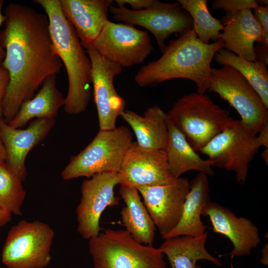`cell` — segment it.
<instances>
[{
  "label": "cell",
  "instance_id": "obj_25",
  "mask_svg": "<svg viewBox=\"0 0 268 268\" xmlns=\"http://www.w3.org/2000/svg\"><path fill=\"white\" fill-rule=\"evenodd\" d=\"M208 231L200 236H178L165 239L159 249L165 254L171 268H201L197 265L199 260L208 261L217 266L221 262L205 248Z\"/></svg>",
  "mask_w": 268,
  "mask_h": 268
},
{
  "label": "cell",
  "instance_id": "obj_8",
  "mask_svg": "<svg viewBox=\"0 0 268 268\" xmlns=\"http://www.w3.org/2000/svg\"><path fill=\"white\" fill-rule=\"evenodd\" d=\"M54 230L36 220L20 221L7 235L1 251V261L7 268H45L52 260L51 247Z\"/></svg>",
  "mask_w": 268,
  "mask_h": 268
},
{
  "label": "cell",
  "instance_id": "obj_10",
  "mask_svg": "<svg viewBox=\"0 0 268 268\" xmlns=\"http://www.w3.org/2000/svg\"><path fill=\"white\" fill-rule=\"evenodd\" d=\"M109 11L115 20L128 25H139L151 32L162 53L166 46L165 42L171 35L179 34L193 27L192 17L177 1L157 0L152 7L139 10L112 5Z\"/></svg>",
  "mask_w": 268,
  "mask_h": 268
},
{
  "label": "cell",
  "instance_id": "obj_1",
  "mask_svg": "<svg viewBox=\"0 0 268 268\" xmlns=\"http://www.w3.org/2000/svg\"><path fill=\"white\" fill-rule=\"evenodd\" d=\"M3 14L0 42L5 55L1 66L8 72L9 82L2 118L8 123L47 77L60 72L63 63L54 47L46 14L14 3L6 6Z\"/></svg>",
  "mask_w": 268,
  "mask_h": 268
},
{
  "label": "cell",
  "instance_id": "obj_4",
  "mask_svg": "<svg viewBox=\"0 0 268 268\" xmlns=\"http://www.w3.org/2000/svg\"><path fill=\"white\" fill-rule=\"evenodd\" d=\"M166 114L196 151L233 120L227 110L214 103L207 94L197 92L178 98Z\"/></svg>",
  "mask_w": 268,
  "mask_h": 268
},
{
  "label": "cell",
  "instance_id": "obj_11",
  "mask_svg": "<svg viewBox=\"0 0 268 268\" xmlns=\"http://www.w3.org/2000/svg\"><path fill=\"white\" fill-rule=\"evenodd\" d=\"M92 47L105 59L122 67L143 63L153 50L147 31L109 20Z\"/></svg>",
  "mask_w": 268,
  "mask_h": 268
},
{
  "label": "cell",
  "instance_id": "obj_2",
  "mask_svg": "<svg viewBox=\"0 0 268 268\" xmlns=\"http://www.w3.org/2000/svg\"><path fill=\"white\" fill-rule=\"evenodd\" d=\"M223 48L222 39L206 44L193 29L185 31L169 41L158 60L142 66L134 81L141 87H147L175 78L188 79L196 83L197 93L204 94L210 81L211 61Z\"/></svg>",
  "mask_w": 268,
  "mask_h": 268
},
{
  "label": "cell",
  "instance_id": "obj_19",
  "mask_svg": "<svg viewBox=\"0 0 268 268\" xmlns=\"http://www.w3.org/2000/svg\"><path fill=\"white\" fill-rule=\"evenodd\" d=\"M221 22L223 48L248 61H256L254 43L260 42L262 31L251 9L226 13Z\"/></svg>",
  "mask_w": 268,
  "mask_h": 268
},
{
  "label": "cell",
  "instance_id": "obj_37",
  "mask_svg": "<svg viewBox=\"0 0 268 268\" xmlns=\"http://www.w3.org/2000/svg\"><path fill=\"white\" fill-rule=\"evenodd\" d=\"M261 263L266 266L268 265V245L266 243L261 250Z\"/></svg>",
  "mask_w": 268,
  "mask_h": 268
},
{
  "label": "cell",
  "instance_id": "obj_33",
  "mask_svg": "<svg viewBox=\"0 0 268 268\" xmlns=\"http://www.w3.org/2000/svg\"><path fill=\"white\" fill-rule=\"evenodd\" d=\"M257 60H260L268 65V46L258 43L254 46Z\"/></svg>",
  "mask_w": 268,
  "mask_h": 268
},
{
  "label": "cell",
  "instance_id": "obj_16",
  "mask_svg": "<svg viewBox=\"0 0 268 268\" xmlns=\"http://www.w3.org/2000/svg\"><path fill=\"white\" fill-rule=\"evenodd\" d=\"M56 120L35 119L26 129L10 127L0 117V137L6 155L5 163L12 171L24 181L27 176L25 159L29 152L46 137Z\"/></svg>",
  "mask_w": 268,
  "mask_h": 268
},
{
  "label": "cell",
  "instance_id": "obj_22",
  "mask_svg": "<svg viewBox=\"0 0 268 268\" xmlns=\"http://www.w3.org/2000/svg\"><path fill=\"white\" fill-rule=\"evenodd\" d=\"M119 193L125 203L120 211L125 230L138 243L153 246L156 228L138 190L121 184Z\"/></svg>",
  "mask_w": 268,
  "mask_h": 268
},
{
  "label": "cell",
  "instance_id": "obj_17",
  "mask_svg": "<svg viewBox=\"0 0 268 268\" xmlns=\"http://www.w3.org/2000/svg\"><path fill=\"white\" fill-rule=\"evenodd\" d=\"M201 215L208 216L214 233L227 237L233 245L228 255H249L257 248L261 239L258 227L250 220L237 217L228 208L215 202L209 201L202 208Z\"/></svg>",
  "mask_w": 268,
  "mask_h": 268
},
{
  "label": "cell",
  "instance_id": "obj_28",
  "mask_svg": "<svg viewBox=\"0 0 268 268\" xmlns=\"http://www.w3.org/2000/svg\"><path fill=\"white\" fill-rule=\"evenodd\" d=\"M22 182L5 162L0 164V206L11 214H22L26 193Z\"/></svg>",
  "mask_w": 268,
  "mask_h": 268
},
{
  "label": "cell",
  "instance_id": "obj_6",
  "mask_svg": "<svg viewBox=\"0 0 268 268\" xmlns=\"http://www.w3.org/2000/svg\"><path fill=\"white\" fill-rule=\"evenodd\" d=\"M130 130L124 126L100 130L91 142L72 156L61 173L65 180L102 173H119L128 148L133 142Z\"/></svg>",
  "mask_w": 268,
  "mask_h": 268
},
{
  "label": "cell",
  "instance_id": "obj_7",
  "mask_svg": "<svg viewBox=\"0 0 268 268\" xmlns=\"http://www.w3.org/2000/svg\"><path fill=\"white\" fill-rule=\"evenodd\" d=\"M208 90L227 101L239 114L241 122L250 134L257 135L268 125V108L244 77L227 65L211 67Z\"/></svg>",
  "mask_w": 268,
  "mask_h": 268
},
{
  "label": "cell",
  "instance_id": "obj_32",
  "mask_svg": "<svg viewBox=\"0 0 268 268\" xmlns=\"http://www.w3.org/2000/svg\"><path fill=\"white\" fill-rule=\"evenodd\" d=\"M9 82V76L7 70L0 66V117H2V104Z\"/></svg>",
  "mask_w": 268,
  "mask_h": 268
},
{
  "label": "cell",
  "instance_id": "obj_18",
  "mask_svg": "<svg viewBox=\"0 0 268 268\" xmlns=\"http://www.w3.org/2000/svg\"><path fill=\"white\" fill-rule=\"evenodd\" d=\"M62 11L84 49L91 47L108 19L112 0H60Z\"/></svg>",
  "mask_w": 268,
  "mask_h": 268
},
{
  "label": "cell",
  "instance_id": "obj_35",
  "mask_svg": "<svg viewBox=\"0 0 268 268\" xmlns=\"http://www.w3.org/2000/svg\"><path fill=\"white\" fill-rule=\"evenodd\" d=\"M3 3V0H0V27L5 21V16L3 14V13L2 12V8ZM5 53L4 49L2 47L0 42V66L2 65V64L5 58Z\"/></svg>",
  "mask_w": 268,
  "mask_h": 268
},
{
  "label": "cell",
  "instance_id": "obj_40",
  "mask_svg": "<svg viewBox=\"0 0 268 268\" xmlns=\"http://www.w3.org/2000/svg\"><path fill=\"white\" fill-rule=\"evenodd\" d=\"M256 1L259 5L265 6L268 5V0H258Z\"/></svg>",
  "mask_w": 268,
  "mask_h": 268
},
{
  "label": "cell",
  "instance_id": "obj_9",
  "mask_svg": "<svg viewBox=\"0 0 268 268\" xmlns=\"http://www.w3.org/2000/svg\"><path fill=\"white\" fill-rule=\"evenodd\" d=\"M261 147L257 138L234 120L199 151L208 156L212 167L235 173L238 183L246 181L249 163Z\"/></svg>",
  "mask_w": 268,
  "mask_h": 268
},
{
  "label": "cell",
  "instance_id": "obj_13",
  "mask_svg": "<svg viewBox=\"0 0 268 268\" xmlns=\"http://www.w3.org/2000/svg\"><path fill=\"white\" fill-rule=\"evenodd\" d=\"M86 52L91 63V82L100 130L114 129L117 118L125 110L126 102L114 84L115 76L122 72L123 67L105 59L92 46Z\"/></svg>",
  "mask_w": 268,
  "mask_h": 268
},
{
  "label": "cell",
  "instance_id": "obj_26",
  "mask_svg": "<svg viewBox=\"0 0 268 268\" xmlns=\"http://www.w3.org/2000/svg\"><path fill=\"white\" fill-rule=\"evenodd\" d=\"M214 58L218 64L230 66L238 71L256 90L268 108V65L259 60L248 61L224 48L216 53Z\"/></svg>",
  "mask_w": 268,
  "mask_h": 268
},
{
  "label": "cell",
  "instance_id": "obj_38",
  "mask_svg": "<svg viewBox=\"0 0 268 268\" xmlns=\"http://www.w3.org/2000/svg\"><path fill=\"white\" fill-rule=\"evenodd\" d=\"M6 159V152L2 140L1 139L0 129V164L5 162Z\"/></svg>",
  "mask_w": 268,
  "mask_h": 268
},
{
  "label": "cell",
  "instance_id": "obj_24",
  "mask_svg": "<svg viewBox=\"0 0 268 268\" xmlns=\"http://www.w3.org/2000/svg\"><path fill=\"white\" fill-rule=\"evenodd\" d=\"M56 75L47 77L37 93L23 102L14 117L8 123L20 129L33 119H55L65 98L56 86Z\"/></svg>",
  "mask_w": 268,
  "mask_h": 268
},
{
  "label": "cell",
  "instance_id": "obj_15",
  "mask_svg": "<svg viewBox=\"0 0 268 268\" xmlns=\"http://www.w3.org/2000/svg\"><path fill=\"white\" fill-rule=\"evenodd\" d=\"M190 187L188 178L179 177L169 185L136 188L162 238L179 223Z\"/></svg>",
  "mask_w": 268,
  "mask_h": 268
},
{
  "label": "cell",
  "instance_id": "obj_31",
  "mask_svg": "<svg viewBox=\"0 0 268 268\" xmlns=\"http://www.w3.org/2000/svg\"><path fill=\"white\" fill-rule=\"evenodd\" d=\"M117 6H125L129 4L132 9L139 10L148 9L153 6L157 0H116Z\"/></svg>",
  "mask_w": 268,
  "mask_h": 268
},
{
  "label": "cell",
  "instance_id": "obj_3",
  "mask_svg": "<svg viewBox=\"0 0 268 268\" xmlns=\"http://www.w3.org/2000/svg\"><path fill=\"white\" fill-rule=\"evenodd\" d=\"M44 10L55 51L65 66L68 87L64 109L68 114L84 112L91 94V63L73 26L64 15L60 0H34Z\"/></svg>",
  "mask_w": 268,
  "mask_h": 268
},
{
  "label": "cell",
  "instance_id": "obj_5",
  "mask_svg": "<svg viewBox=\"0 0 268 268\" xmlns=\"http://www.w3.org/2000/svg\"><path fill=\"white\" fill-rule=\"evenodd\" d=\"M93 268H165L158 248L136 242L126 230L104 229L89 240Z\"/></svg>",
  "mask_w": 268,
  "mask_h": 268
},
{
  "label": "cell",
  "instance_id": "obj_39",
  "mask_svg": "<svg viewBox=\"0 0 268 268\" xmlns=\"http://www.w3.org/2000/svg\"><path fill=\"white\" fill-rule=\"evenodd\" d=\"M262 157L266 164L268 165V148H266L262 153Z\"/></svg>",
  "mask_w": 268,
  "mask_h": 268
},
{
  "label": "cell",
  "instance_id": "obj_29",
  "mask_svg": "<svg viewBox=\"0 0 268 268\" xmlns=\"http://www.w3.org/2000/svg\"><path fill=\"white\" fill-rule=\"evenodd\" d=\"M258 4L254 0H215L212 7L216 9H222L226 13H232L244 9L255 8Z\"/></svg>",
  "mask_w": 268,
  "mask_h": 268
},
{
  "label": "cell",
  "instance_id": "obj_36",
  "mask_svg": "<svg viewBox=\"0 0 268 268\" xmlns=\"http://www.w3.org/2000/svg\"><path fill=\"white\" fill-rule=\"evenodd\" d=\"M11 214L3 210L0 206V228L11 220Z\"/></svg>",
  "mask_w": 268,
  "mask_h": 268
},
{
  "label": "cell",
  "instance_id": "obj_21",
  "mask_svg": "<svg viewBox=\"0 0 268 268\" xmlns=\"http://www.w3.org/2000/svg\"><path fill=\"white\" fill-rule=\"evenodd\" d=\"M122 118L133 129L137 144L141 148L165 150L168 139L167 114L158 106L148 107L140 116L125 110Z\"/></svg>",
  "mask_w": 268,
  "mask_h": 268
},
{
  "label": "cell",
  "instance_id": "obj_34",
  "mask_svg": "<svg viewBox=\"0 0 268 268\" xmlns=\"http://www.w3.org/2000/svg\"><path fill=\"white\" fill-rule=\"evenodd\" d=\"M258 134L257 138L261 146L268 148V125H267Z\"/></svg>",
  "mask_w": 268,
  "mask_h": 268
},
{
  "label": "cell",
  "instance_id": "obj_23",
  "mask_svg": "<svg viewBox=\"0 0 268 268\" xmlns=\"http://www.w3.org/2000/svg\"><path fill=\"white\" fill-rule=\"evenodd\" d=\"M168 139L165 149L167 162L173 177L177 179L186 171L196 170L213 176L209 160L202 159L188 141L184 134L167 118Z\"/></svg>",
  "mask_w": 268,
  "mask_h": 268
},
{
  "label": "cell",
  "instance_id": "obj_20",
  "mask_svg": "<svg viewBox=\"0 0 268 268\" xmlns=\"http://www.w3.org/2000/svg\"><path fill=\"white\" fill-rule=\"evenodd\" d=\"M190 191L186 198L182 215L176 226L162 237L165 239L178 236H200L207 227L201 219L203 207L210 201L208 175L199 172L190 181Z\"/></svg>",
  "mask_w": 268,
  "mask_h": 268
},
{
  "label": "cell",
  "instance_id": "obj_30",
  "mask_svg": "<svg viewBox=\"0 0 268 268\" xmlns=\"http://www.w3.org/2000/svg\"><path fill=\"white\" fill-rule=\"evenodd\" d=\"M254 9V16L259 23L261 38L259 44L268 46V5H258Z\"/></svg>",
  "mask_w": 268,
  "mask_h": 268
},
{
  "label": "cell",
  "instance_id": "obj_12",
  "mask_svg": "<svg viewBox=\"0 0 268 268\" xmlns=\"http://www.w3.org/2000/svg\"><path fill=\"white\" fill-rule=\"evenodd\" d=\"M121 183L120 175L116 172L97 174L82 182L76 213L77 231L83 239L89 240L98 235L101 229L100 218L104 210L119 204L114 189Z\"/></svg>",
  "mask_w": 268,
  "mask_h": 268
},
{
  "label": "cell",
  "instance_id": "obj_14",
  "mask_svg": "<svg viewBox=\"0 0 268 268\" xmlns=\"http://www.w3.org/2000/svg\"><path fill=\"white\" fill-rule=\"evenodd\" d=\"M119 173L121 184L136 188L169 185L176 180L165 150L144 149L136 141H133L126 152Z\"/></svg>",
  "mask_w": 268,
  "mask_h": 268
},
{
  "label": "cell",
  "instance_id": "obj_27",
  "mask_svg": "<svg viewBox=\"0 0 268 268\" xmlns=\"http://www.w3.org/2000/svg\"><path fill=\"white\" fill-rule=\"evenodd\" d=\"M181 7L187 11L193 19V29L203 43L215 42L220 39L223 25L221 21L209 12L206 0H178Z\"/></svg>",
  "mask_w": 268,
  "mask_h": 268
}]
</instances>
